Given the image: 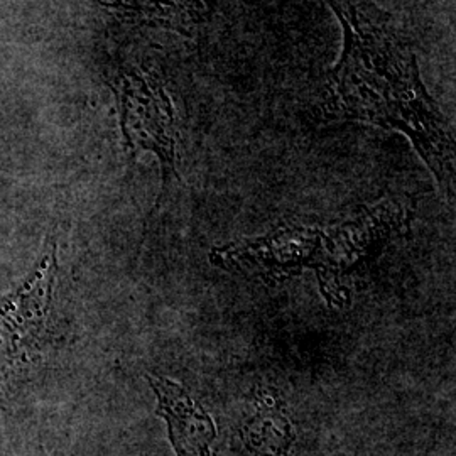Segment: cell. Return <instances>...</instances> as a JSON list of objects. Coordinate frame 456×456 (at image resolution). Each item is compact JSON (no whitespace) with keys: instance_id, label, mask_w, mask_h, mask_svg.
Listing matches in <instances>:
<instances>
[{"instance_id":"3","label":"cell","mask_w":456,"mask_h":456,"mask_svg":"<svg viewBox=\"0 0 456 456\" xmlns=\"http://www.w3.org/2000/svg\"><path fill=\"white\" fill-rule=\"evenodd\" d=\"M158 397V416L167 424V436L176 456H210L216 438L212 416L181 384L159 375H147Z\"/></svg>"},{"instance_id":"4","label":"cell","mask_w":456,"mask_h":456,"mask_svg":"<svg viewBox=\"0 0 456 456\" xmlns=\"http://www.w3.org/2000/svg\"><path fill=\"white\" fill-rule=\"evenodd\" d=\"M244 438L256 455L284 456L293 444V426L273 397H262L254 418L245 424Z\"/></svg>"},{"instance_id":"1","label":"cell","mask_w":456,"mask_h":456,"mask_svg":"<svg viewBox=\"0 0 456 456\" xmlns=\"http://www.w3.org/2000/svg\"><path fill=\"white\" fill-rule=\"evenodd\" d=\"M328 2L342 24L343 53L326 83V115L406 134L453 198V135L424 86L408 41L372 0Z\"/></svg>"},{"instance_id":"2","label":"cell","mask_w":456,"mask_h":456,"mask_svg":"<svg viewBox=\"0 0 456 456\" xmlns=\"http://www.w3.org/2000/svg\"><path fill=\"white\" fill-rule=\"evenodd\" d=\"M124 129L131 144L151 149L163 163L164 178L176 175V122L163 85L146 75H127L120 82Z\"/></svg>"}]
</instances>
